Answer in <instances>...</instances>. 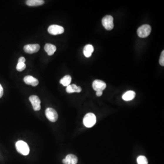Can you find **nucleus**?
I'll return each mask as SVG.
<instances>
[{
	"instance_id": "nucleus-1",
	"label": "nucleus",
	"mask_w": 164,
	"mask_h": 164,
	"mask_svg": "<svg viewBox=\"0 0 164 164\" xmlns=\"http://www.w3.org/2000/svg\"><path fill=\"white\" fill-rule=\"evenodd\" d=\"M16 148L18 153L24 155H27L30 152L29 146L24 141L19 140L16 143Z\"/></svg>"
},
{
	"instance_id": "nucleus-2",
	"label": "nucleus",
	"mask_w": 164,
	"mask_h": 164,
	"mask_svg": "<svg viewBox=\"0 0 164 164\" xmlns=\"http://www.w3.org/2000/svg\"><path fill=\"white\" fill-rule=\"evenodd\" d=\"M96 117L94 113H89L86 114L83 118V125L86 127H92L96 124Z\"/></svg>"
},
{
	"instance_id": "nucleus-3",
	"label": "nucleus",
	"mask_w": 164,
	"mask_h": 164,
	"mask_svg": "<svg viewBox=\"0 0 164 164\" xmlns=\"http://www.w3.org/2000/svg\"><path fill=\"white\" fill-rule=\"evenodd\" d=\"M151 31V26L148 24H145L139 27L137 33L140 38H145L149 36Z\"/></svg>"
},
{
	"instance_id": "nucleus-4",
	"label": "nucleus",
	"mask_w": 164,
	"mask_h": 164,
	"mask_svg": "<svg viewBox=\"0 0 164 164\" xmlns=\"http://www.w3.org/2000/svg\"><path fill=\"white\" fill-rule=\"evenodd\" d=\"M103 26L107 30H111L114 27L113 18L111 16L107 15L104 16L102 20Z\"/></svg>"
},
{
	"instance_id": "nucleus-5",
	"label": "nucleus",
	"mask_w": 164,
	"mask_h": 164,
	"mask_svg": "<svg viewBox=\"0 0 164 164\" xmlns=\"http://www.w3.org/2000/svg\"><path fill=\"white\" fill-rule=\"evenodd\" d=\"M45 115L48 120L52 122H55L58 120V113L54 109L52 108H48L46 109Z\"/></svg>"
},
{
	"instance_id": "nucleus-6",
	"label": "nucleus",
	"mask_w": 164,
	"mask_h": 164,
	"mask_svg": "<svg viewBox=\"0 0 164 164\" xmlns=\"http://www.w3.org/2000/svg\"><path fill=\"white\" fill-rule=\"evenodd\" d=\"M48 32L53 35L61 34L64 31V29L63 26L58 25H52L48 28Z\"/></svg>"
},
{
	"instance_id": "nucleus-7",
	"label": "nucleus",
	"mask_w": 164,
	"mask_h": 164,
	"mask_svg": "<svg viewBox=\"0 0 164 164\" xmlns=\"http://www.w3.org/2000/svg\"><path fill=\"white\" fill-rule=\"evenodd\" d=\"M30 101L31 103L33 108L35 111H39L41 109V101L39 97L36 95H31L30 96Z\"/></svg>"
},
{
	"instance_id": "nucleus-8",
	"label": "nucleus",
	"mask_w": 164,
	"mask_h": 164,
	"mask_svg": "<svg viewBox=\"0 0 164 164\" xmlns=\"http://www.w3.org/2000/svg\"><path fill=\"white\" fill-rule=\"evenodd\" d=\"M92 87L95 91H103L106 88V84L105 82L100 80H95L93 83Z\"/></svg>"
},
{
	"instance_id": "nucleus-9",
	"label": "nucleus",
	"mask_w": 164,
	"mask_h": 164,
	"mask_svg": "<svg viewBox=\"0 0 164 164\" xmlns=\"http://www.w3.org/2000/svg\"><path fill=\"white\" fill-rule=\"evenodd\" d=\"M40 45L38 44L26 45L24 47V50L27 53L33 54L36 53L39 50Z\"/></svg>"
},
{
	"instance_id": "nucleus-10",
	"label": "nucleus",
	"mask_w": 164,
	"mask_h": 164,
	"mask_svg": "<svg viewBox=\"0 0 164 164\" xmlns=\"http://www.w3.org/2000/svg\"><path fill=\"white\" fill-rule=\"evenodd\" d=\"M78 161V158L75 155L69 154L67 155L65 158L63 159V163L64 164H77Z\"/></svg>"
},
{
	"instance_id": "nucleus-11",
	"label": "nucleus",
	"mask_w": 164,
	"mask_h": 164,
	"mask_svg": "<svg viewBox=\"0 0 164 164\" xmlns=\"http://www.w3.org/2000/svg\"><path fill=\"white\" fill-rule=\"evenodd\" d=\"M24 80L26 84L31 85L34 87L37 86L39 83V80L31 75H27L26 76L24 77Z\"/></svg>"
},
{
	"instance_id": "nucleus-12",
	"label": "nucleus",
	"mask_w": 164,
	"mask_h": 164,
	"mask_svg": "<svg viewBox=\"0 0 164 164\" xmlns=\"http://www.w3.org/2000/svg\"><path fill=\"white\" fill-rule=\"evenodd\" d=\"M44 50L49 56H52L56 52L57 48L54 45L50 43L46 44L44 46Z\"/></svg>"
},
{
	"instance_id": "nucleus-13",
	"label": "nucleus",
	"mask_w": 164,
	"mask_h": 164,
	"mask_svg": "<svg viewBox=\"0 0 164 164\" xmlns=\"http://www.w3.org/2000/svg\"><path fill=\"white\" fill-rule=\"evenodd\" d=\"M66 90V92L69 93L75 92L80 93L82 91V88L80 86H77L75 84H73L67 86Z\"/></svg>"
},
{
	"instance_id": "nucleus-14",
	"label": "nucleus",
	"mask_w": 164,
	"mask_h": 164,
	"mask_svg": "<svg viewBox=\"0 0 164 164\" xmlns=\"http://www.w3.org/2000/svg\"><path fill=\"white\" fill-rule=\"evenodd\" d=\"M83 54L86 58H89L94 51V48L92 45L88 44L85 46L83 48Z\"/></svg>"
},
{
	"instance_id": "nucleus-15",
	"label": "nucleus",
	"mask_w": 164,
	"mask_h": 164,
	"mask_svg": "<svg viewBox=\"0 0 164 164\" xmlns=\"http://www.w3.org/2000/svg\"><path fill=\"white\" fill-rule=\"evenodd\" d=\"M135 96V93L134 91L130 90L125 93L122 96L123 100L126 101H129L133 100Z\"/></svg>"
},
{
	"instance_id": "nucleus-16",
	"label": "nucleus",
	"mask_w": 164,
	"mask_h": 164,
	"mask_svg": "<svg viewBox=\"0 0 164 164\" xmlns=\"http://www.w3.org/2000/svg\"><path fill=\"white\" fill-rule=\"evenodd\" d=\"M44 3L43 0H28L26 1V4L29 6H36L42 5Z\"/></svg>"
},
{
	"instance_id": "nucleus-17",
	"label": "nucleus",
	"mask_w": 164,
	"mask_h": 164,
	"mask_svg": "<svg viewBox=\"0 0 164 164\" xmlns=\"http://www.w3.org/2000/svg\"><path fill=\"white\" fill-rule=\"evenodd\" d=\"M71 81H72V78L70 75H65L60 80V83L63 86L67 87L68 85H70Z\"/></svg>"
},
{
	"instance_id": "nucleus-18",
	"label": "nucleus",
	"mask_w": 164,
	"mask_h": 164,
	"mask_svg": "<svg viewBox=\"0 0 164 164\" xmlns=\"http://www.w3.org/2000/svg\"><path fill=\"white\" fill-rule=\"evenodd\" d=\"M138 164H148L147 158L143 155H140L137 159Z\"/></svg>"
},
{
	"instance_id": "nucleus-19",
	"label": "nucleus",
	"mask_w": 164,
	"mask_h": 164,
	"mask_svg": "<svg viewBox=\"0 0 164 164\" xmlns=\"http://www.w3.org/2000/svg\"><path fill=\"white\" fill-rule=\"evenodd\" d=\"M26 68V65L25 63H18L16 66V70L19 72L24 71Z\"/></svg>"
},
{
	"instance_id": "nucleus-20",
	"label": "nucleus",
	"mask_w": 164,
	"mask_h": 164,
	"mask_svg": "<svg viewBox=\"0 0 164 164\" xmlns=\"http://www.w3.org/2000/svg\"><path fill=\"white\" fill-rule=\"evenodd\" d=\"M159 63H160V64L161 66H164V51L161 52L160 58V60H159Z\"/></svg>"
},
{
	"instance_id": "nucleus-21",
	"label": "nucleus",
	"mask_w": 164,
	"mask_h": 164,
	"mask_svg": "<svg viewBox=\"0 0 164 164\" xmlns=\"http://www.w3.org/2000/svg\"><path fill=\"white\" fill-rule=\"evenodd\" d=\"M25 58H24V57H21L18 59V63H25Z\"/></svg>"
},
{
	"instance_id": "nucleus-22",
	"label": "nucleus",
	"mask_w": 164,
	"mask_h": 164,
	"mask_svg": "<svg viewBox=\"0 0 164 164\" xmlns=\"http://www.w3.org/2000/svg\"><path fill=\"white\" fill-rule=\"evenodd\" d=\"M3 95V88L1 84H0V98L2 97Z\"/></svg>"
},
{
	"instance_id": "nucleus-23",
	"label": "nucleus",
	"mask_w": 164,
	"mask_h": 164,
	"mask_svg": "<svg viewBox=\"0 0 164 164\" xmlns=\"http://www.w3.org/2000/svg\"><path fill=\"white\" fill-rule=\"evenodd\" d=\"M96 94L97 96H101L103 94V91H97Z\"/></svg>"
}]
</instances>
